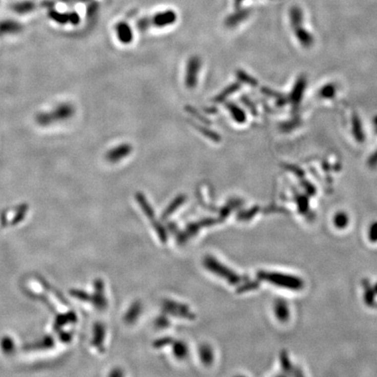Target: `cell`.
Wrapping results in <instances>:
<instances>
[{
	"instance_id": "cell-1",
	"label": "cell",
	"mask_w": 377,
	"mask_h": 377,
	"mask_svg": "<svg viewBox=\"0 0 377 377\" xmlns=\"http://www.w3.org/2000/svg\"><path fill=\"white\" fill-rule=\"evenodd\" d=\"M74 111L75 110L72 104L62 103L50 111L37 115L36 122L40 125L47 126L55 123L68 120L73 116Z\"/></svg>"
},
{
	"instance_id": "cell-2",
	"label": "cell",
	"mask_w": 377,
	"mask_h": 377,
	"mask_svg": "<svg viewBox=\"0 0 377 377\" xmlns=\"http://www.w3.org/2000/svg\"><path fill=\"white\" fill-rule=\"evenodd\" d=\"M178 19V14L173 10L159 11L149 18H143L137 21L138 29L145 31L150 26H155L157 28H163L166 26H171L176 23Z\"/></svg>"
},
{
	"instance_id": "cell-3",
	"label": "cell",
	"mask_w": 377,
	"mask_h": 377,
	"mask_svg": "<svg viewBox=\"0 0 377 377\" xmlns=\"http://www.w3.org/2000/svg\"><path fill=\"white\" fill-rule=\"evenodd\" d=\"M289 16H290L291 25L293 29L294 30V33L298 40L301 41L302 45L309 47L313 43V37L311 33H309L308 30L305 29L304 26H302L303 12L301 8L299 7L298 5H294L290 9Z\"/></svg>"
},
{
	"instance_id": "cell-4",
	"label": "cell",
	"mask_w": 377,
	"mask_h": 377,
	"mask_svg": "<svg viewBox=\"0 0 377 377\" xmlns=\"http://www.w3.org/2000/svg\"><path fill=\"white\" fill-rule=\"evenodd\" d=\"M202 65L201 59L198 56L194 55L188 59L186 65L185 72V86L187 88L193 89L196 87L198 82V74Z\"/></svg>"
},
{
	"instance_id": "cell-5",
	"label": "cell",
	"mask_w": 377,
	"mask_h": 377,
	"mask_svg": "<svg viewBox=\"0 0 377 377\" xmlns=\"http://www.w3.org/2000/svg\"><path fill=\"white\" fill-rule=\"evenodd\" d=\"M204 265L211 272H214L222 278L227 279L231 284H238L241 279L240 276L237 275L234 272L230 271L227 267H225V265H223L219 262L215 260L212 257H205Z\"/></svg>"
},
{
	"instance_id": "cell-6",
	"label": "cell",
	"mask_w": 377,
	"mask_h": 377,
	"mask_svg": "<svg viewBox=\"0 0 377 377\" xmlns=\"http://www.w3.org/2000/svg\"><path fill=\"white\" fill-rule=\"evenodd\" d=\"M133 150L132 146L129 143H122L120 145L116 146L110 149L106 155V158L110 163H116L120 162L121 160L129 156Z\"/></svg>"
},
{
	"instance_id": "cell-7",
	"label": "cell",
	"mask_w": 377,
	"mask_h": 377,
	"mask_svg": "<svg viewBox=\"0 0 377 377\" xmlns=\"http://www.w3.org/2000/svg\"><path fill=\"white\" fill-rule=\"evenodd\" d=\"M135 197H136V200H137L138 203H139V204H140L141 208H142V210L145 212V214L147 215V217H149V218L152 220V222L155 223L156 231H157L158 234H159L160 237H161L160 239L163 240V241H165V239H166L165 232L163 231V229L162 228V226L157 225V223L155 221V214H154V211H153L152 208L149 205L148 200L146 199L144 195L141 192L136 193V196H135Z\"/></svg>"
},
{
	"instance_id": "cell-8",
	"label": "cell",
	"mask_w": 377,
	"mask_h": 377,
	"mask_svg": "<svg viewBox=\"0 0 377 377\" xmlns=\"http://www.w3.org/2000/svg\"><path fill=\"white\" fill-rule=\"evenodd\" d=\"M116 35L118 40H120L121 43L130 44L134 39L133 31L131 29L130 26L126 22L122 21L117 23L116 26Z\"/></svg>"
},
{
	"instance_id": "cell-9",
	"label": "cell",
	"mask_w": 377,
	"mask_h": 377,
	"mask_svg": "<svg viewBox=\"0 0 377 377\" xmlns=\"http://www.w3.org/2000/svg\"><path fill=\"white\" fill-rule=\"evenodd\" d=\"M249 15H250L249 10L238 8L236 9L235 12L229 15L228 17L225 18V26L228 27H235L239 26L249 17Z\"/></svg>"
},
{
	"instance_id": "cell-10",
	"label": "cell",
	"mask_w": 377,
	"mask_h": 377,
	"mask_svg": "<svg viewBox=\"0 0 377 377\" xmlns=\"http://www.w3.org/2000/svg\"><path fill=\"white\" fill-rule=\"evenodd\" d=\"M23 26L19 22L12 19H5L0 21V36L5 34H13L21 32Z\"/></svg>"
},
{
	"instance_id": "cell-11",
	"label": "cell",
	"mask_w": 377,
	"mask_h": 377,
	"mask_svg": "<svg viewBox=\"0 0 377 377\" xmlns=\"http://www.w3.org/2000/svg\"><path fill=\"white\" fill-rule=\"evenodd\" d=\"M226 109H228L229 112L231 114L233 120L235 121L238 124H244L247 121V115L244 111L243 109L240 108V106L237 105L234 102H226L225 103Z\"/></svg>"
},
{
	"instance_id": "cell-12",
	"label": "cell",
	"mask_w": 377,
	"mask_h": 377,
	"mask_svg": "<svg viewBox=\"0 0 377 377\" xmlns=\"http://www.w3.org/2000/svg\"><path fill=\"white\" fill-rule=\"evenodd\" d=\"M189 124H191L196 130L199 131L203 136L210 139V141H214V142H220L221 141V135L217 132H215L214 130L210 129V127H206L208 125L203 124H196V123H193V122H189Z\"/></svg>"
},
{
	"instance_id": "cell-13",
	"label": "cell",
	"mask_w": 377,
	"mask_h": 377,
	"mask_svg": "<svg viewBox=\"0 0 377 377\" xmlns=\"http://www.w3.org/2000/svg\"><path fill=\"white\" fill-rule=\"evenodd\" d=\"M240 88H241L240 82H234V83L230 84L229 86L225 87L224 90L221 91L218 95L215 96L213 98V102L215 103H223L226 101V99L228 98L229 96L235 94L236 92L240 90Z\"/></svg>"
},
{
	"instance_id": "cell-14",
	"label": "cell",
	"mask_w": 377,
	"mask_h": 377,
	"mask_svg": "<svg viewBox=\"0 0 377 377\" xmlns=\"http://www.w3.org/2000/svg\"><path fill=\"white\" fill-rule=\"evenodd\" d=\"M36 8V4L33 1H21L12 5L11 9L19 14H25L31 12Z\"/></svg>"
},
{
	"instance_id": "cell-15",
	"label": "cell",
	"mask_w": 377,
	"mask_h": 377,
	"mask_svg": "<svg viewBox=\"0 0 377 377\" xmlns=\"http://www.w3.org/2000/svg\"><path fill=\"white\" fill-rule=\"evenodd\" d=\"M48 17L51 18L52 20L58 23L60 25H65V24L69 23V12H61V11H55L54 8L49 9Z\"/></svg>"
},
{
	"instance_id": "cell-16",
	"label": "cell",
	"mask_w": 377,
	"mask_h": 377,
	"mask_svg": "<svg viewBox=\"0 0 377 377\" xmlns=\"http://www.w3.org/2000/svg\"><path fill=\"white\" fill-rule=\"evenodd\" d=\"M236 76L240 80V82L247 84L251 87H257L258 85L257 80L253 76H251L242 69H237L236 70Z\"/></svg>"
},
{
	"instance_id": "cell-17",
	"label": "cell",
	"mask_w": 377,
	"mask_h": 377,
	"mask_svg": "<svg viewBox=\"0 0 377 377\" xmlns=\"http://www.w3.org/2000/svg\"><path fill=\"white\" fill-rule=\"evenodd\" d=\"M165 308L169 311H171V313H174V314L178 313V314H180V315L186 317V318H190V314H192L189 313L187 308L183 307V305L172 303V302H167Z\"/></svg>"
},
{
	"instance_id": "cell-18",
	"label": "cell",
	"mask_w": 377,
	"mask_h": 377,
	"mask_svg": "<svg viewBox=\"0 0 377 377\" xmlns=\"http://www.w3.org/2000/svg\"><path fill=\"white\" fill-rule=\"evenodd\" d=\"M185 199H186V197H185V195H179V196H177V197L171 202V204L168 206L166 210L164 211V213H163V218H167L168 216H170L171 213H173L175 210L178 209V207L181 206L182 204L185 203Z\"/></svg>"
},
{
	"instance_id": "cell-19",
	"label": "cell",
	"mask_w": 377,
	"mask_h": 377,
	"mask_svg": "<svg viewBox=\"0 0 377 377\" xmlns=\"http://www.w3.org/2000/svg\"><path fill=\"white\" fill-rule=\"evenodd\" d=\"M185 110L188 113L190 116H192L193 118H196V120L199 121L201 124H205V125H210L211 122H210L206 116L202 115L200 111H198L197 109H195L194 107L190 105H187L185 108Z\"/></svg>"
},
{
	"instance_id": "cell-20",
	"label": "cell",
	"mask_w": 377,
	"mask_h": 377,
	"mask_svg": "<svg viewBox=\"0 0 377 377\" xmlns=\"http://www.w3.org/2000/svg\"><path fill=\"white\" fill-rule=\"evenodd\" d=\"M200 356H201L202 361L205 364H210L212 362V359H213L212 352L210 350V348L209 347H206V346H204L200 349Z\"/></svg>"
},
{
	"instance_id": "cell-21",
	"label": "cell",
	"mask_w": 377,
	"mask_h": 377,
	"mask_svg": "<svg viewBox=\"0 0 377 377\" xmlns=\"http://www.w3.org/2000/svg\"><path fill=\"white\" fill-rule=\"evenodd\" d=\"M140 310H141V306H139L138 303L133 305L131 307V309H129V311L127 312V316H126V320L127 322H132V320L136 319Z\"/></svg>"
},
{
	"instance_id": "cell-22",
	"label": "cell",
	"mask_w": 377,
	"mask_h": 377,
	"mask_svg": "<svg viewBox=\"0 0 377 377\" xmlns=\"http://www.w3.org/2000/svg\"><path fill=\"white\" fill-rule=\"evenodd\" d=\"M174 353L178 358H184L187 355V348L184 343H177L175 345Z\"/></svg>"
},
{
	"instance_id": "cell-23",
	"label": "cell",
	"mask_w": 377,
	"mask_h": 377,
	"mask_svg": "<svg viewBox=\"0 0 377 377\" xmlns=\"http://www.w3.org/2000/svg\"><path fill=\"white\" fill-rule=\"evenodd\" d=\"M99 11V4L97 2L90 1V4L87 8V16L88 18H94L95 15L97 14Z\"/></svg>"
},
{
	"instance_id": "cell-24",
	"label": "cell",
	"mask_w": 377,
	"mask_h": 377,
	"mask_svg": "<svg viewBox=\"0 0 377 377\" xmlns=\"http://www.w3.org/2000/svg\"><path fill=\"white\" fill-rule=\"evenodd\" d=\"M240 101L243 103L244 105L247 107V109L250 110L251 113L252 115H254V116L257 115V109H256V107L254 106L253 102H251L250 99L248 98L247 96H246V95L241 96Z\"/></svg>"
},
{
	"instance_id": "cell-25",
	"label": "cell",
	"mask_w": 377,
	"mask_h": 377,
	"mask_svg": "<svg viewBox=\"0 0 377 377\" xmlns=\"http://www.w3.org/2000/svg\"><path fill=\"white\" fill-rule=\"evenodd\" d=\"M80 22V15L76 11H70L69 12V23L73 26L79 25Z\"/></svg>"
},
{
	"instance_id": "cell-26",
	"label": "cell",
	"mask_w": 377,
	"mask_h": 377,
	"mask_svg": "<svg viewBox=\"0 0 377 377\" xmlns=\"http://www.w3.org/2000/svg\"><path fill=\"white\" fill-rule=\"evenodd\" d=\"M170 341H171V339L165 338V339H163V340H159V341H156L155 346L156 347H163L164 345L170 344L171 343Z\"/></svg>"
},
{
	"instance_id": "cell-27",
	"label": "cell",
	"mask_w": 377,
	"mask_h": 377,
	"mask_svg": "<svg viewBox=\"0 0 377 377\" xmlns=\"http://www.w3.org/2000/svg\"><path fill=\"white\" fill-rule=\"evenodd\" d=\"M62 2L67 3V4H75V3H84V2H90L91 0H61Z\"/></svg>"
},
{
	"instance_id": "cell-28",
	"label": "cell",
	"mask_w": 377,
	"mask_h": 377,
	"mask_svg": "<svg viewBox=\"0 0 377 377\" xmlns=\"http://www.w3.org/2000/svg\"><path fill=\"white\" fill-rule=\"evenodd\" d=\"M331 88H332L331 86H327V87H326V90L323 89V91H326V93H325V92L322 93L323 96H330V95H332V94H333V92H331V91H333V89H331Z\"/></svg>"
},
{
	"instance_id": "cell-29",
	"label": "cell",
	"mask_w": 377,
	"mask_h": 377,
	"mask_svg": "<svg viewBox=\"0 0 377 377\" xmlns=\"http://www.w3.org/2000/svg\"><path fill=\"white\" fill-rule=\"evenodd\" d=\"M203 110H204V112L210 113V114H215V113L218 112V109H216V108H213V107H211V108H204Z\"/></svg>"
},
{
	"instance_id": "cell-30",
	"label": "cell",
	"mask_w": 377,
	"mask_h": 377,
	"mask_svg": "<svg viewBox=\"0 0 377 377\" xmlns=\"http://www.w3.org/2000/svg\"><path fill=\"white\" fill-rule=\"evenodd\" d=\"M244 1H246V0H234V4H235L236 9L240 8V5L242 4Z\"/></svg>"
}]
</instances>
